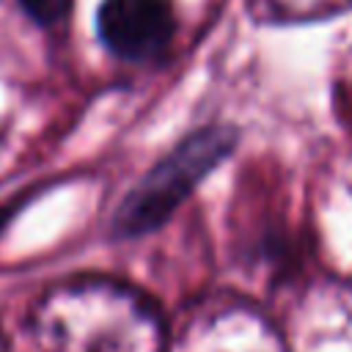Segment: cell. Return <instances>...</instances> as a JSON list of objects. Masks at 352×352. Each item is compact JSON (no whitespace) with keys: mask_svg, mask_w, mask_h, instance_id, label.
<instances>
[{"mask_svg":"<svg viewBox=\"0 0 352 352\" xmlns=\"http://www.w3.org/2000/svg\"><path fill=\"white\" fill-rule=\"evenodd\" d=\"M234 143L236 132L231 126H206L187 135L121 201L113 217V231L118 236H138L162 226L170 212L198 187V182L228 157Z\"/></svg>","mask_w":352,"mask_h":352,"instance_id":"obj_1","label":"cell"},{"mask_svg":"<svg viewBox=\"0 0 352 352\" xmlns=\"http://www.w3.org/2000/svg\"><path fill=\"white\" fill-rule=\"evenodd\" d=\"M99 36L124 60H151L173 38L168 0H104L96 16Z\"/></svg>","mask_w":352,"mask_h":352,"instance_id":"obj_2","label":"cell"},{"mask_svg":"<svg viewBox=\"0 0 352 352\" xmlns=\"http://www.w3.org/2000/svg\"><path fill=\"white\" fill-rule=\"evenodd\" d=\"M22 8L38 22V25H55L63 19L69 0H19Z\"/></svg>","mask_w":352,"mask_h":352,"instance_id":"obj_3","label":"cell"},{"mask_svg":"<svg viewBox=\"0 0 352 352\" xmlns=\"http://www.w3.org/2000/svg\"><path fill=\"white\" fill-rule=\"evenodd\" d=\"M6 220H8V209H6V206H0V231H3Z\"/></svg>","mask_w":352,"mask_h":352,"instance_id":"obj_4","label":"cell"}]
</instances>
